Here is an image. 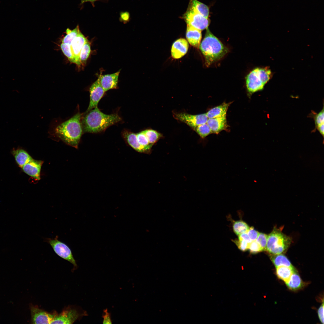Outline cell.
<instances>
[{
    "mask_svg": "<svg viewBox=\"0 0 324 324\" xmlns=\"http://www.w3.org/2000/svg\"><path fill=\"white\" fill-rule=\"evenodd\" d=\"M86 113L82 121L83 131L84 132L94 133L102 132L121 120L117 114H104L100 111L98 106Z\"/></svg>",
    "mask_w": 324,
    "mask_h": 324,
    "instance_id": "cell-1",
    "label": "cell"
},
{
    "mask_svg": "<svg viewBox=\"0 0 324 324\" xmlns=\"http://www.w3.org/2000/svg\"><path fill=\"white\" fill-rule=\"evenodd\" d=\"M82 114L79 112L58 125L55 133L67 144L77 148L83 132L81 121Z\"/></svg>",
    "mask_w": 324,
    "mask_h": 324,
    "instance_id": "cell-2",
    "label": "cell"
},
{
    "mask_svg": "<svg viewBox=\"0 0 324 324\" xmlns=\"http://www.w3.org/2000/svg\"><path fill=\"white\" fill-rule=\"evenodd\" d=\"M199 48L204 55L206 65L220 59L228 52V49L207 28Z\"/></svg>",
    "mask_w": 324,
    "mask_h": 324,
    "instance_id": "cell-3",
    "label": "cell"
},
{
    "mask_svg": "<svg viewBox=\"0 0 324 324\" xmlns=\"http://www.w3.org/2000/svg\"><path fill=\"white\" fill-rule=\"evenodd\" d=\"M291 241L281 230L274 228L268 235L266 250L272 255L282 254L287 249Z\"/></svg>",
    "mask_w": 324,
    "mask_h": 324,
    "instance_id": "cell-4",
    "label": "cell"
},
{
    "mask_svg": "<svg viewBox=\"0 0 324 324\" xmlns=\"http://www.w3.org/2000/svg\"><path fill=\"white\" fill-rule=\"evenodd\" d=\"M271 76V71L267 68L253 70L246 77V86L248 91L252 93L262 90Z\"/></svg>",
    "mask_w": 324,
    "mask_h": 324,
    "instance_id": "cell-5",
    "label": "cell"
},
{
    "mask_svg": "<svg viewBox=\"0 0 324 324\" xmlns=\"http://www.w3.org/2000/svg\"><path fill=\"white\" fill-rule=\"evenodd\" d=\"M45 240L58 255L72 263L75 267H77L76 261L70 249L66 244L59 241L58 236L54 238H46Z\"/></svg>",
    "mask_w": 324,
    "mask_h": 324,
    "instance_id": "cell-6",
    "label": "cell"
},
{
    "mask_svg": "<svg viewBox=\"0 0 324 324\" xmlns=\"http://www.w3.org/2000/svg\"><path fill=\"white\" fill-rule=\"evenodd\" d=\"M184 18L188 25L200 31L208 28L210 21L194 10L191 7L184 15Z\"/></svg>",
    "mask_w": 324,
    "mask_h": 324,
    "instance_id": "cell-7",
    "label": "cell"
},
{
    "mask_svg": "<svg viewBox=\"0 0 324 324\" xmlns=\"http://www.w3.org/2000/svg\"><path fill=\"white\" fill-rule=\"evenodd\" d=\"M173 117L192 128L207 123L208 119L206 113L193 115L186 113H174Z\"/></svg>",
    "mask_w": 324,
    "mask_h": 324,
    "instance_id": "cell-8",
    "label": "cell"
},
{
    "mask_svg": "<svg viewBox=\"0 0 324 324\" xmlns=\"http://www.w3.org/2000/svg\"><path fill=\"white\" fill-rule=\"evenodd\" d=\"M30 309L32 322L33 324H51L57 314L56 312L49 313L32 305H30Z\"/></svg>",
    "mask_w": 324,
    "mask_h": 324,
    "instance_id": "cell-9",
    "label": "cell"
},
{
    "mask_svg": "<svg viewBox=\"0 0 324 324\" xmlns=\"http://www.w3.org/2000/svg\"><path fill=\"white\" fill-rule=\"evenodd\" d=\"M89 91L90 102L86 112L98 106L99 101L105 92L101 86L98 78L91 85Z\"/></svg>",
    "mask_w": 324,
    "mask_h": 324,
    "instance_id": "cell-10",
    "label": "cell"
},
{
    "mask_svg": "<svg viewBox=\"0 0 324 324\" xmlns=\"http://www.w3.org/2000/svg\"><path fill=\"white\" fill-rule=\"evenodd\" d=\"M86 315L80 314L74 309L68 308L63 310L60 314H57L51 324H72L80 316Z\"/></svg>",
    "mask_w": 324,
    "mask_h": 324,
    "instance_id": "cell-11",
    "label": "cell"
},
{
    "mask_svg": "<svg viewBox=\"0 0 324 324\" xmlns=\"http://www.w3.org/2000/svg\"><path fill=\"white\" fill-rule=\"evenodd\" d=\"M120 70L113 74L100 75L98 77L100 83L105 92L117 88Z\"/></svg>",
    "mask_w": 324,
    "mask_h": 324,
    "instance_id": "cell-12",
    "label": "cell"
},
{
    "mask_svg": "<svg viewBox=\"0 0 324 324\" xmlns=\"http://www.w3.org/2000/svg\"><path fill=\"white\" fill-rule=\"evenodd\" d=\"M87 40V38L80 32L73 40L71 45L74 56V63L79 67L81 65L80 59V52Z\"/></svg>",
    "mask_w": 324,
    "mask_h": 324,
    "instance_id": "cell-13",
    "label": "cell"
},
{
    "mask_svg": "<svg viewBox=\"0 0 324 324\" xmlns=\"http://www.w3.org/2000/svg\"><path fill=\"white\" fill-rule=\"evenodd\" d=\"M43 162L33 159L23 166V171L28 176L37 180H40L41 167Z\"/></svg>",
    "mask_w": 324,
    "mask_h": 324,
    "instance_id": "cell-14",
    "label": "cell"
},
{
    "mask_svg": "<svg viewBox=\"0 0 324 324\" xmlns=\"http://www.w3.org/2000/svg\"><path fill=\"white\" fill-rule=\"evenodd\" d=\"M189 47L187 41L184 39L179 38L173 43L171 50V55L175 59H178L187 52Z\"/></svg>",
    "mask_w": 324,
    "mask_h": 324,
    "instance_id": "cell-15",
    "label": "cell"
},
{
    "mask_svg": "<svg viewBox=\"0 0 324 324\" xmlns=\"http://www.w3.org/2000/svg\"><path fill=\"white\" fill-rule=\"evenodd\" d=\"M206 123L212 133L216 134L226 129L228 126L226 116L208 118Z\"/></svg>",
    "mask_w": 324,
    "mask_h": 324,
    "instance_id": "cell-16",
    "label": "cell"
},
{
    "mask_svg": "<svg viewBox=\"0 0 324 324\" xmlns=\"http://www.w3.org/2000/svg\"><path fill=\"white\" fill-rule=\"evenodd\" d=\"M201 31L187 25L186 36L189 43L192 46L198 48L202 38Z\"/></svg>",
    "mask_w": 324,
    "mask_h": 324,
    "instance_id": "cell-17",
    "label": "cell"
},
{
    "mask_svg": "<svg viewBox=\"0 0 324 324\" xmlns=\"http://www.w3.org/2000/svg\"><path fill=\"white\" fill-rule=\"evenodd\" d=\"M123 136L128 143L135 150L139 152L146 153L144 149L138 142L136 134L125 130L123 133Z\"/></svg>",
    "mask_w": 324,
    "mask_h": 324,
    "instance_id": "cell-18",
    "label": "cell"
},
{
    "mask_svg": "<svg viewBox=\"0 0 324 324\" xmlns=\"http://www.w3.org/2000/svg\"><path fill=\"white\" fill-rule=\"evenodd\" d=\"M12 153L17 164L21 168L33 159L29 154L23 149L14 150L12 151Z\"/></svg>",
    "mask_w": 324,
    "mask_h": 324,
    "instance_id": "cell-19",
    "label": "cell"
},
{
    "mask_svg": "<svg viewBox=\"0 0 324 324\" xmlns=\"http://www.w3.org/2000/svg\"><path fill=\"white\" fill-rule=\"evenodd\" d=\"M230 103H223L209 110L206 114L208 118L226 116Z\"/></svg>",
    "mask_w": 324,
    "mask_h": 324,
    "instance_id": "cell-20",
    "label": "cell"
},
{
    "mask_svg": "<svg viewBox=\"0 0 324 324\" xmlns=\"http://www.w3.org/2000/svg\"><path fill=\"white\" fill-rule=\"evenodd\" d=\"M285 283L288 288L293 291L298 290L302 288L304 285L303 282L295 270L289 280Z\"/></svg>",
    "mask_w": 324,
    "mask_h": 324,
    "instance_id": "cell-21",
    "label": "cell"
},
{
    "mask_svg": "<svg viewBox=\"0 0 324 324\" xmlns=\"http://www.w3.org/2000/svg\"><path fill=\"white\" fill-rule=\"evenodd\" d=\"M295 270L293 266H280L276 267V274L278 278L286 283Z\"/></svg>",
    "mask_w": 324,
    "mask_h": 324,
    "instance_id": "cell-22",
    "label": "cell"
},
{
    "mask_svg": "<svg viewBox=\"0 0 324 324\" xmlns=\"http://www.w3.org/2000/svg\"><path fill=\"white\" fill-rule=\"evenodd\" d=\"M191 7L198 13L205 17L208 18L209 10L208 7L206 5L197 0H193Z\"/></svg>",
    "mask_w": 324,
    "mask_h": 324,
    "instance_id": "cell-23",
    "label": "cell"
},
{
    "mask_svg": "<svg viewBox=\"0 0 324 324\" xmlns=\"http://www.w3.org/2000/svg\"><path fill=\"white\" fill-rule=\"evenodd\" d=\"M80 32L79 27L78 25L73 30L67 28L65 32L66 34L63 38L62 43L71 46L73 40Z\"/></svg>",
    "mask_w": 324,
    "mask_h": 324,
    "instance_id": "cell-24",
    "label": "cell"
},
{
    "mask_svg": "<svg viewBox=\"0 0 324 324\" xmlns=\"http://www.w3.org/2000/svg\"><path fill=\"white\" fill-rule=\"evenodd\" d=\"M271 257V260L276 267L280 266H293L290 261L284 255L281 254L273 255Z\"/></svg>",
    "mask_w": 324,
    "mask_h": 324,
    "instance_id": "cell-25",
    "label": "cell"
},
{
    "mask_svg": "<svg viewBox=\"0 0 324 324\" xmlns=\"http://www.w3.org/2000/svg\"><path fill=\"white\" fill-rule=\"evenodd\" d=\"M232 228L234 232L238 236L242 233L247 232L250 227L244 221L239 220L234 221Z\"/></svg>",
    "mask_w": 324,
    "mask_h": 324,
    "instance_id": "cell-26",
    "label": "cell"
},
{
    "mask_svg": "<svg viewBox=\"0 0 324 324\" xmlns=\"http://www.w3.org/2000/svg\"><path fill=\"white\" fill-rule=\"evenodd\" d=\"M91 52V44L87 39L82 47L80 55L81 65H85Z\"/></svg>",
    "mask_w": 324,
    "mask_h": 324,
    "instance_id": "cell-27",
    "label": "cell"
},
{
    "mask_svg": "<svg viewBox=\"0 0 324 324\" xmlns=\"http://www.w3.org/2000/svg\"><path fill=\"white\" fill-rule=\"evenodd\" d=\"M136 136L139 143L144 149L146 153H148L153 145L149 143L143 131L136 134Z\"/></svg>",
    "mask_w": 324,
    "mask_h": 324,
    "instance_id": "cell-28",
    "label": "cell"
},
{
    "mask_svg": "<svg viewBox=\"0 0 324 324\" xmlns=\"http://www.w3.org/2000/svg\"><path fill=\"white\" fill-rule=\"evenodd\" d=\"M149 143L153 145L161 137V134L152 129H147L143 131Z\"/></svg>",
    "mask_w": 324,
    "mask_h": 324,
    "instance_id": "cell-29",
    "label": "cell"
},
{
    "mask_svg": "<svg viewBox=\"0 0 324 324\" xmlns=\"http://www.w3.org/2000/svg\"><path fill=\"white\" fill-rule=\"evenodd\" d=\"M194 128L202 138H205L212 133L211 130L207 123L200 125Z\"/></svg>",
    "mask_w": 324,
    "mask_h": 324,
    "instance_id": "cell-30",
    "label": "cell"
},
{
    "mask_svg": "<svg viewBox=\"0 0 324 324\" xmlns=\"http://www.w3.org/2000/svg\"><path fill=\"white\" fill-rule=\"evenodd\" d=\"M60 47L63 53L68 58L70 62L74 63V56L71 46L62 43L60 45Z\"/></svg>",
    "mask_w": 324,
    "mask_h": 324,
    "instance_id": "cell-31",
    "label": "cell"
},
{
    "mask_svg": "<svg viewBox=\"0 0 324 324\" xmlns=\"http://www.w3.org/2000/svg\"><path fill=\"white\" fill-rule=\"evenodd\" d=\"M248 250H249L250 253L253 254H256L263 250L256 240L253 241L249 244Z\"/></svg>",
    "mask_w": 324,
    "mask_h": 324,
    "instance_id": "cell-32",
    "label": "cell"
},
{
    "mask_svg": "<svg viewBox=\"0 0 324 324\" xmlns=\"http://www.w3.org/2000/svg\"><path fill=\"white\" fill-rule=\"evenodd\" d=\"M268 235L263 233H259L256 240L259 244L263 250H266Z\"/></svg>",
    "mask_w": 324,
    "mask_h": 324,
    "instance_id": "cell-33",
    "label": "cell"
},
{
    "mask_svg": "<svg viewBox=\"0 0 324 324\" xmlns=\"http://www.w3.org/2000/svg\"><path fill=\"white\" fill-rule=\"evenodd\" d=\"M232 241L236 245L238 248L242 251H245L248 250L249 243L242 240H234Z\"/></svg>",
    "mask_w": 324,
    "mask_h": 324,
    "instance_id": "cell-34",
    "label": "cell"
},
{
    "mask_svg": "<svg viewBox=\"0 0 324 324\" xmlns=\"http://www.w3.org/2000/svg\"><path fill=\"white\" fill-rule=\"evenodd\" d=\"M314 120L316 127L324 123V109L314 116Z\"/></svg>",
    "mask_w": 324,
    "mask_h": 324,
    "instance_id": "cell-35",
    "label": "cell"
},
{
    "mask_svg": "<svg viewBox=\"0 0 324 324\" xmlns=\"http://www.w3.org/2000/svg\"><path fill=\"white\" fill-rule=\"evenodd\" d=\"M102 317L103 319L102 322L103 324H110L112 323L111 314L108 312L107 309H106L103 310Z\"/></svg>",
    "mask_w": 324,
    "mask_h": 324,
    "instance_id": "cell-36",
    "label": "cell"
},
{
    "mask_svg": "<svg viewBox=\"0 0 324 324\" xmlns=\"http://www.w3.org/2000/svg\"><path fill=\"white\" fill-rule=\"evenodd\" d=\"M247 233L250 239L253 241L256 240L260 232L255 230L254 227L251 226L250 227Z\"/></svg>",
    "mask_w": 324,
    "mask_h": 324,
    "instance_id": "cell-37",
    "label": "cell"
},
{
    "mask_svg": "<svg viewBox=\"0 0 324 324\" xmlns=\"http://www.w3.org/2000/svg\"><path fill=\"white\" fill-rule=\"evenodd\" d=\"M317 314L319 320L321 322L324 324V304L323 302L317 310Z\"/></svg>",
    "mask_w": 324,
    "mask_h": 324,
    "instance_id": "cell-38",
    "label": "cell"
},
{
    "mask_svg": "<svg viewBox=\"0 0 324 324\" xmlns=\"http://www.w3.org/2000/svg\"><path fill=\"white\" fill-rule=\"evenodd\" d=\"M238 238L240 240H244L249 244L252 242L247 232L243 233L238 235Z\"/></svg>",
    "mask_w": 324,
    "mask_h": 324,
    "instance_id": "cell-39",
    "label": "cell"
},
{
    "mask_svg": "<svg viewBox=\"0 0 324 324\" xmlns=\"http://www.w3.org/2000/svg\"><path fill=\"white\" fill-rule=\"evenodd\" d=\"M324 123H323L316 127L317 130L323 136H324Z\"/></svg>",
    "mask_w": 324,
    "mask_h": 324,
    "instance_id": "cell-40",
    "label": "cell"
},
{
    "mask_svg": "<svg viewBox=\"0 0 324 324\" xmlns=\"http://www.w3.org/2000/svg\"><path fill=\"white\" fill-rule=\"evenodd\" d=\"M97 0H81L80 4L82 5L85 2H93L94 1Z\"/></svg>",
    "mask_w": 324,
    "mask_h": 324,
    "instance_id": "cell-41",
    "label": "cell"
}]
</instances>
